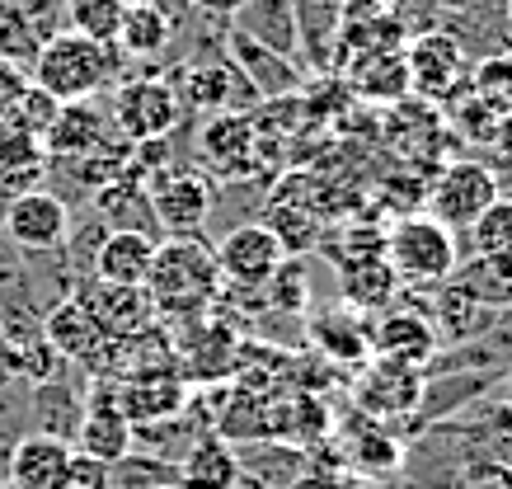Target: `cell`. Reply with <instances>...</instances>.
<instances>
[{
    "mask_svg": "<svg viewBox=\"0 0 512 489\" xmlns=\"http://www.w3.org/2000/svg\"><path fill=\"white\" fill-rule=\"evenodd\" d=\"M141 287H146V297H151L156 320H179V325H184V320H193V316H207L226 283H221L217 254H212L207 240L170 236L156 245Z\"/></svg>",
    "mask_w": 512,
    "mask_h": 489,
    "instance_id": "cell-1",
    "label": "cell"
},
{
    "mask_svg": "<svg viewBox=\"0 0 512 489\" xmlns=\"http://www.w3.org/2000/svg\"><path fill=\"white\" fill-rule=\"evenodd\" d=\"M123 66L127 57L118 48H104L94 38H80L76 29H62L43 38L38 57L29 62V80L62 104H80V99L99 95L113 80V71H123Z\"/></svg>",
    "mask_w": 512,
    "mask_h": 489,
    "instance_id": "cell-2",
    "label": "cell"
},
{
    "mask_svg": "<svg viewBox=\"0 0 512 489\" xmlns=\"http://www.w3.org/2000/svg\"><path fill=\"white\" fill-rule=\"evenodd\" d=\"M386 264L395 269V278L409 287H437L447 283L456 264H461V250H456V236L447 226H437L428 212H414V217L390 221L386 231Z\"/></svg>",
    "mask_w": 512,
    "mask_h": 489,
    "instance_id": "cell-3",
    "label": "cell"
},
{
    "mask_svg": "<svg viewBox=\"0 0 512 489\" xmlns=\"http://www.w3.org/2000/svg\"><path fill=\"white\" fill-rule=\"evenodd\" d=\"M494 198H498V174L489 170L484 160L466 156V160H447V165L428 179L423 212L456 236V231H470V221L480 217Z\"/></svg>",
    "mask_w": 512,
    "mask_h": 489,
    "instance_id": "cell-4",
    "label": "cell"
},
{
    "mask_svg": "<svg viewBox=\"0 0 512 489\" xmlns=\"http://www.w3.org/2000/svg\"><path fill=\"white\" fill-rule=\"evenodd\" d=\"M184 109H179V95L165 76H137V80H123L118 95H113V109H109V123L118 127L123 142H151V137H170L179 127Z\"/></svg>",
    "mask_w": 512,
    "mask_h": 489,
    "instance_id": "cell-5",
    "label": "cell"
},
{
    "mask_svg": "<svg viewBox=\"0 0 512 489\" xmlns=\"http://www.w3.org/2000/svg\"><path fill=\"white\" fill-rule=\"evenodd\" d=\"M404 66H409V95L428 99L437 109L470 85V57L456 48V38L442 29L409 38V43H404Z\"/></svg>",
    "mask_w": 512,
    "mask_h": 489,
    "instance_id": "cell-6",
    "label": "cell"
},
{
    "mask_svg": "<svg viewBox=\"0 0 512 489\" xmlns=\"http://www.w3.org/2000/svg\"><path fill=\"white\" fill-rule=\"evenodd\" d=\"M423 400V372L404 363H386V358H367L353 377V410L381 424H400L419 410Z\"/></svg>",
    "mask_w": 512,
    "mask_h": 489,
    "instance_id": "cell-7",
    "label": "cell"
},
{
    "mask_svg": "<svg viewBox=\"0 0 512 489\" xmlns=\"http://www.w3.org/2000/svg\"><path fill=\"white\" fill-rule=\"evenodd\" d=\"M329 438H339V461L357 480H395L404 471V447L390 424L381 419H367V414H348V419H334V433Z\"/></svg>",
    "mask_w": 512,
    "mask_h": 489,
    "instance_id": "cell-8",
    "label": "cell"
},
{
    "mask_svg": "<svg viewBox=\"0 0 512 489\" xmlns=\"http://www.w3.org/2000/svg\"><path fill=\"white\" fill-rule=\"evenodd\" d=\"M212 193L217 184L198 170H165L151 179V212H156L160 236H202L212 221Z\"/></svg>",
    "mask_w": 512,
    "mask_h": 489,
    "instance_id": "cell-9",
    "label": "cell"
},
{
    "mask_svg": "<svg viewBox=\"0 0 512 489\" xmlns=\"http://www.w3.org/2000/svg\"><path fill=\"white\" fill-rule=\"evenodd\" d=\"M212 254H217V269L226 287H264L273 278V269L287 259L278 240L268 236L264 221H240L231 231H221Z\"/></svg>",
    "mask_w": 512,
    "mask_h": 489,
    "instance_id": "cell-10",
    "label": "cell"
},
{
    "mask_svg": "<svg viewBox=\"0 0 512 489\" xmlns=\"http://www.w3.org/2000/svg\"><path fill=\"white\" fill-rule=\"evenodd\" d=\"M66 231H71V207L62 198H52L47 189L15 193V203L5 212V226H0V236L24 254L57 250L66 240Z\"/></svg>",
    "mask_w": 512,
    "mask_h": 489,
    "instance_id": "cell-11",
    "label": "cell"
},
{
    "mask_svg": "<svg viewBox=\"0 0 512 489\" xmlns=\"http://www.w3.org/2000/svg\"><path fill=\"white\" fill-rule=\"evenodd\" d=\"M254 142H259V132L249 123V113H212L198 132L207 170L217 179H231V184H240V179L259 184V174H254Z\"/></svg>",
    "mask_w": 512,
    "mask_h": 489,
    "instance_id": "cell-12",
    "label": "cell"
},
{
    "mask_svg": "<svg viewBox=\"0 0 512 489\" xmlns=\"http://www.w3.org/2000/svg\"><path fill=\"white\" fill-rule=\"evenodd\" d=\"M334 76L343 80V90L367 104V109H390L409 95V66H404V48L400 52H357L343 57Z\"/></svg>",
    "mask_w": 512,
    "mask_h": 489,
    "instance_id": "cell-13",
    "label": "cell"
},
{
    "mask_svg": "<svg viewBox=\"0 0 512 489\" xmlns=\"http://www.w3.org/2000/svg\"><path fill=\"white\" fill-rule=\"evenodd\" d=\"M71 447L94 461H104V466H113L118 457L132 452V424H127V414L113 400V381H94L90 386V400H85V414H80Z\"/></svg>",
    "mask_w": 512,
    "mask_h": 489,
    "instance_id": "cell-14",
    "label": "cell"
},
{
    "mask_svg": "<svg viewBox=\"0 0 512 489\" xmlns=\"http://www.w3.org/2000/svg\"><path fill=\"white\" fill-rule=\"evenodd\" d=\"M226 62L245 76V85L259 99H282V95H301V90H306V71H301L292 57L249 43V38H240V33L231 29V24H226Z\"/></svg>",
    "mask_w": 512,
    "mask_h": 489,
    "instance_id": "cell-15",
    "label": "cell"
},
{
    "mask_svg": "<svg viewBox=\"0 0 512 489\" xmlns=\"http://www.w3.org/2000/svg\"><path fill=\"white\" fill-rule=\"evenodd\" d=\"M113 400L132 428L160 424L188 405V381L179 372H132V377L113 381Z\"/></svg>",
    "mask_w": 512,
    "mask_h": 489,
    "instance_id": "cell-16",
    "label": "cell"
},
{
    "mask_svg": "<svg viewBox=\"0 0 512 489\" xmlns=\"http://www.w3.org/2000/svg\"><path fill=\"white\" fill-rule=\"evenodd\" d=\"M372 358H386V363H404V367H428L442 353V339H437L433 320L419 316V311H390V316L372 320Z\"/></svg>",
    "mask_w": 512,
    "mask_h": 489,
    "instance_id": "cell-17",
    "label": "cell"
},
{
    "mask_svg": "<svg viewBox=\"0 0 512 489\" xmlns=\"http://www.w3.org/2000/svg\"><path fill=\"white\" fill-rule=\"evenodd\" d=\"M76 297H80V306L90 311V320L99 325L104 339H127V334L146 330V325L156 320L146 287H113V283H94V278H85V283L76 287Z\"/></svg>",
    "mask_w": 512,
    "mask_h": 489,
    "instance_id": "cell-18",
    "label": "cell"
},
{
    "mask_svg": "<svg viewBox=\"0 0 512 489\" xmlns=\"http://www.w3.org/2000/svg\"><path fill=\"white\" fill-rule=\"evenodd\" d=\"M118 142V127L109 123V113L99 109L94 99H80V104H62L57 123L43 132V151L47 160H80L99 151V146Z\"/></svg>",
    "mask_w": 512,
    "mask_h": 489,
    "instance_id": "cell-19",
    "label": "cell"
},
{
    "mask_svg": "<svg viewBox=\"0 0 512 489\" xmlns=\"http://www.w3.org/2000/svg\"><path fill=\"white\" fill-rule=\"evenodd\" d=\"M90 212L104 221L109 231H141V236L165 240L156 226V212H151V184L132 170H123L113 184H104V189H94Z\"/></svg>",
    "mask_w": 512,
    "mask_h": 489,
    "instance_id": "cell-20",
    "label": "cell"
},
{
    "mask_svg": "<svg viewBox=\"0 0 512 489\" xmlns=\"http://www.w3.org/2000/svg\"><path fill=\"white\" fill-rule=\"evenodd\" d=\"M498 311H489L475 292H466V287L456 283V278H447V283L428 287V320H433L437 339H442V348L447 344H466V339H480L489 325H494Z\"/></svg>",
    "mask_w": 512,
    "mask_h": 489,
    "instance_id": "cell-21",
    "label": "cell"
},
{
    "mask_svg": "<svg viewBox=\"0 0 512 489\" xmlns=\"http://www.w3.org/2000/svg\"><path fill=\"white\" fill-rule=\"evenodd\" d=\"M372 320H362L353 306H329V311H315L306 316V339H311L315 353H325L329 363H348V367H362L372 358Z\"/></svg>",
    "mask_w": 512,
    "mask_h": 489,
    "instance_id": "cell-22",
    "label": "cell"
},
{
    "mask_svg": "<svg viewBox=\"0 0 512 489\" xmlns=\"http://www.w3.org/2000/svg\"><path fill=\"white\" fill-rule=\"evenodd\" d=\"M156 245H160L156 236H141V231H109V236L99 240V250H94L90 278L94 283H113V287H141Z\"/></svg>",
    "mask_w": 512,
    "mask_h": 489,
    "instance_id": "cell-23",
    "label": "cell"
},
{
    "mask_svg": "<svg viewBox=\"0 0 512 489\" xmlns=\"http://www.w3.org/2000/svg\"><path fill=\"white\" fill-rule=\"evenodd\" d=\"M231 29L268 52H282L296 62V0H240Z\"/></svg>",
    "mask_w": 512,
    "mask_h": 489,
    "instance_id": "cell-24",
    "label": "cell"
},
{
    "mask_svg": "<svg viewBox=\"0 0 512 489\" xmlns=\"http://www.w3.org/2000/svg\"><path fill=\"white\" fill-rule=\"evenodd\" d=\"M66 457H71V442L47 438V433H24L5 457V480H10V489H52Z\"/></svg>",
    "mask_w": 512,
    "mask_h": 489,
    "instance_id": "cell-25",
    "label": "cell"
},
{
    "mask_svg": "<svg viewBox=\"0 0 512 489\" xmlns=\"http://www.w3.org/2000/svg\"><path fill=\"white\" fill-rule=\"evenodd\" d=\"M235 480H240L235 447L217 433L198 438L184 457L174 461V485L179 489H235Z\"/></svg>",
    "mask_w": 512,
    "mask_h": 489,
    "instance_id": "cell-26",
    "label": "cell"
},
{
    "mask_svg": "<svg viewBox=\"0 0 512 489\" xmlns=\"http://www.w3.org/2000/svg\"><path fill=\"white\" fill-rule=\"evenodd\" d=\"M38 325H43V339L52 344V353L62 358V363H85L94 353V344L104 339L99 334V325L90 320V311L80 306V297H66L57 301V306H47L43 316H38Z\"/></svg>",
    "mask_w": 512,
    "mask_h": 489,
    "instance_id": "cell-27",
    "label": "cell"
},
{
    "mask_svg": "<svg viewBox=\"0 0 512 489\" xmlns=\"http://www.w3.org/2000/svg\"><path fill=\"white\" fill-rule=\"evenodd\" d=\"M47 174V151L43 137H33L15 118H0V184L10 193H29L43 189Z\"/></svg>",
    "mask_w": 512,
    "mask_h": 489,
    "instance_id": "cell-28",
    "label": "cell"
},
{
    "mask_svg": "<svg viewBox=\"0 0 512 489\" xmlns=\"http://www.w3.org/2000/svg\"><path fill=\"white\" fill-rule=\"evenodd\" d=\"M235 461H240V475H249L254 485L287 489L296 475L306 471L311 452H301V447H292V442H282V438H259V442H240Z\"/></svg>",
    "mask_w": 512,
    "mask_h": 489,
    "instance_id": "cell-29",
    "label": "cell"
},
{
    "mask_svg": "<svg viewBox=\"0 0 512 489\" xmlns=\"http://www.w3.org/2000/svg\"><path fill=\"white\" fill-rule=\"evenodd\" d=\"M170 38H174V15L165 0L160 5H127L113 48L123 52L127 62H156L160 52L170 48Z\"/></svg>",
    "mask_w": 512,
    "mask_h": 489,
    "instance_id": "cell-30",
    "label": "cell"
},
{
    "mask_svg": "<svg viewBox=\"0 0 512 489\" xmlns=\"http://www.w3.org/2000/svg\"><path fill=\"white\" fill-rule=\"evenodd\" d=\"M268 226V236L282 245V254L287 259H306V254L320 245V236H325V221L315 217L311 207L301 203H287V198H268L264 207H259V217Z\"/></svg>",
    "mask_w": 512,
    "mask_h": 489,
    "instance_id": "cell-31",
    "label": "cell"
},
{
    "mask_svg": "<svg viewBox=\"0 0 512 489\" xmlns=\"http://www.w3.org/2000/svg\"><path fill=\"white\" fill-rule=\"evenodd\" d=\"M339 292H343V306L376 311V306H390V301H395L400 278H395V269L386 264V254H376V259L339 264Z\"/></svg>",
    "mask_w": 512,
    "mask_h": 489,
    "instance_id": "cell-32",
    "label": "cell"
},
{
    "mask_svg": "<svg viewBox=\"0 0 512 489\" xmlns=\"http://www.w3.org/2000/svg\"><path fill=\"white\" fill-rule=\"evenodd\" d=\"M33 414H38V428H33V433L76 442L80 414H85V395H80L76 386H66L62 372H57L52 381H38V391H33Z\"/></svg>",
    "mask_w": 512,
    "mask_h": 489,
    "instance_id": "cell-33",
    "label": "cell"
},
{
    "mask_svg": "<svg viewBox=\"0 0 512 489\" xmlns=\"http://www.w3.org/2000/svg\"><path fill=\"white\" fill-rule=\"evenodd\" d=\"M470 95L498 118H512V52H489L470 62Z\"/></svg>",
    "mask_w": 512,
    "mask_h": 489,
    "instance_id": "cell-34",
    "label": "cell"
},
{
    "mask_svg": "<svg viewBox=\"0 0 512 489\" xmlns=\"http://www.w3.org/2000/svg\"><path fill=\"white\" fill-rule=\"evenodd\" d=\"M123 15V0H66V29H76L80 38H94L104 48H113V38L123 29Z\"/></svg>",
    "mask_w": 512,
    "mask_h": 489,
    "instance_id": "cell-35",
    "label": "cell"
},
{
    "mask_svg": "<svg viewBox=\"0 0 512 489\" xmlns=\"http://www.w3.org/2000/svg\"><path fill=\"white\" fill-rule=\"evenodd\" d=\"M470 259H489V254L512 250V198H494L480 217L470 221Z\"/></svg>",
    "mask_w": 512,
    "mask_h": 489,
    "instance_id": "cell-36",
    "label": "cell"
},
{
    "mask_svg": "<svg viewBox=\"0 0 512 489\" xmlns=\"http://www.w3.org/2000/svg\"><path fill=\"white\" fill-rule=\"evenodd\" d=\"M174 485V461H160L151 452L132 447L127 457L109 466V489H165Z\"/></svg>",
    "mask_w": 512,
    "mask_h": 489,
    "instance_id": "cell-37",
    "label": "cell"
},
{
    "mask_svg": "<svg viewBox=\"0 0 512 489\" xmlns=\"http://www.w3.org/2000/svg\"><path fill=\"white\" fill-rule=\"evenodd\" d=\"M268 297V311H306L311 306V283H306V259H282L273 278L259 287Z\"/></svg>",
    "mask_w": 512,
    "mask_h": 489,
    "instance_id": "cell-38",
    "label": "cell"
},
{
    "mask_svg": "<svg viewBox=\"0 0 512 489\" xmlns=\"http://www.w3.org/2000/svg\"><path fill=\"white\" fill-rule=\"evenodd\" d=\"M423 193H428V174L400 170V174H390V179H381V189H376V207L390 212V221L414 217V212H423Z\"/></svg>",
    "mask_w": 512,
    "mask_h": 489,
    "instance_id": "cell-39",
    "label": "cell"
},
{
    "mask_svg": "<svg viewBox=\"0 0 512 489\" xmlns=\"http://www.w3.org/2000/svg\"><path fill=\"white\" fill-rule=\"evenodd\" d=\"M287 489H362L357 475H343V461L325 457V447H315L311 461H306V471L296 475Z\"/></svg>",
    "mask_w": 512,
    "mask_h": 489,
    "instance_id": "cell-40",
    "label": "cell"
},
{
    "mask_svg": "<svg viewBox=\"0 0 512 489\" xmlns=\"http://www.w3.org/2000/svg\"><path fill=\"white\" fill-rule=\"evenodd\" d=\"M57 113H62V99H52L47 90H38V85L29 80V90H24V99L15 104V113H10V118H15V123L24 127V132L43 137L47 127L57 123Z\"/></svg>",
    "mask_w": 512,
    "mask_h": 489,
    "instance_id": "cell-41",
    "label": "cell"
},
{
    "mask_svg": "<svg viewBox=\"0 0 512 489\" xmlns=\"http://www.w3.org/2000/svg\"><path fill=\"white\" fill-rule=\"evenodd\" d=\"M52 489H109V466L71 447V457H66L62 475L52 480Z\"/></svg>",
    "mask_w": 512,
    "mask_h": 489,
    "instance_id": "cell-42",
    "label": "cell"
},
{
    "mask_svg": "<svg viewBox=\"0 0 512 489\" xmlns=\"http://www.w3.org/2000/svg\"><path fill=\"white\" fill-rule=\"evenodd\" d=\"M461 489H512V466L494 457H475L461 475Z\"/></svg>",
    "mask_w": 512,
    "mask_h": 489,
    "instance_id": "cell-43",
    "label": "cell"
},
{
    "mask_svg": "<svg viewBox=\"0 0 512 489\" xmlns=\"http://www.w3.org/2000/svg\"><path fill=\"white\" fill-rule=\"evenodd\" d=\"M24 90H29V71L15 66V62H0V118L15 113V104L24 99Z\"/></svg>",
    "mask_w": 512,
    "mask_h": 489,
    "instance_id": "cell-44",
    "label": "cell"
},
{
    "mask_svg": "<svg viewBox=\"0 0 512 489\" xmlns=\"http://www.w3.org/2000/svg\"><path fill=\"white\" fill-rule=\"evenodd\" d=\"M489 151H494V165H489V170L508 174L512 170V118H498V132H494V142H489Z\"/></svg>",
    "mask_w": 512,
    "mask_h": 489,
    "instance_id": "cell-45",
    "label": "cell"
},
{
    "mask_svg": "<svg viewBox=\"0 0 512 489\" xmlns=\"http://www.w3.org/2000/svg\"><path fill=\"white\" fill-rule=\"evenodd\" d=\"M188 10L202 19H217V24H231V15L240 10V0H188Z\"/></svg>",
    "mask_w": 512,
    "mask_h": 489,
    "instance_id": "cell-46",
    "label": "cell"
},
{
    "mask_svg": "<svg viewBox=\"0 0 512 489\" xmlns=\"http://www.w3.org/2000/svg\"><path fill=\"white\" fill-rule=\"evenodd\" d=\"M480 264L489 269V278H494L498 287H508V292H512V250L489 254V259H480Z\"/></svg>",
    "mask_w": 512,
    "mask_h": 489,
    "instance_id": "cell-47",
    "label": "cell"
},
{
    "mask_svg": "<svg viewBox=\"0 0 512 489\" xmlns=\"http://www.w3.org/2000/svg\"><path fill=\"white\" fill-rule=\"evenodd\" d=\"M10 203H15V193L0 184V226H5V212H10Z\"/></svg>",
    "mask_w": 512,
    "mask_h": 489,
    "instance_id": "cell-48",
    "label": "cell"
},
{
    "mask_svg": "<svg viewBox=\"0 0 512 489\" xmlns=\"http://www.w3.org/2000/svg\"><path fill=\"white\" fill-rule=\"evenodd\" d=\"M503 52H512V10H508V24H503Z\"/></svg>",
    "mask_w": 512,
    "mask_h": 489,
    "instance_id": "cell-49",
    "label": "cell"
},
{
    "mask_svg": "<svg viewBox=\"0 0 512 489\" xmlns=\"http://www.w3.org/2000/svg\"><path fill=\"white\" fill-rule=\"evenodd\" d=\"M503 386H508V395H512V363L503 367Z\"/></svg>",
    "mask_w": 512,
    "mask_h": 489,
    "instance_id": "cell-50",
    "label": "cell"
},
{
    "mask_svg": "<svg viewBox=\"0 0 512 489\" xmlns=\"http://www.w3.org/2000/svg\"><path fill=\"white\" fill-rule=\"evenodd\" d=\"M123 5H160V0H123Z\"/></svg>",
    "mask_w": 512,
    "mask_h": 489,
    "instance_id": "cell-51",
    "label": "cell"
},
{
    "mask_svg": "<svg viewBox=\"0 0 512 489\" xmlns=\"http://www.w3.org/2000/svg\"><path fill=\"white\" fill-rule=\"evenodd\" d=\"M165 489H179V485H165Z\"/></svg>",
    "mask_w": 512,
    "mask_h": 489,
    "instance_id": "cell-52",
    "label": "cell"
}]
</instances>
